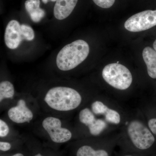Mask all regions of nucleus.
<instances>
[{
	"instance_id": "39448f33",
	"label": "nucleus",
	"mask_w": 156,
	"mask_h": 156,
	"mask_svg": "<svg viewBox=\"0 0 156 156\" xmlns=\"http://www.w3.org/2000/svg\"><path fill=\"white\" fill-rule=\"evenodd\" d=\"M104 80L111 86L119 90H126L132 83L131 72L126 66L117 63L107 65L102 72Z\"/></svg>"
},
{
	"instance_id": "6e6552de",
	"label": "nucleus",
	"mask_w": 156,
	"mask_h": 156,
	"mask_svg": "<svg viewBox=\"0 0 156 156\" xmlns=\"http://www.w3.org/2000/svg\"><path fill=\"white\" fill-rule=\"evenodd\" d=\"M23 40L21 25L16 20L9 23L5 29V41L6 46L10 49H17Z\"/></svg>"
},
{
	"instance_id": "4be33fe9",
	"label": "nucleus",
	"mask_w": 156,
	"mask_h": 156,
	"mask_svg": "<svg viewBox=\"0 0 156 156\" xmlns=\"http://www.w3.org/2000/svg\"><path fill=\"white\" fill-rule=\"evenodd\" d=\"M42 1L44 3V4H47V3L49 2H56V0H42Z\"/></svg>"
},
{
	"instance_id": "b1692460",
	"label": "nucleus",
	"mask_w": 156,
	"mask_h": 156,
	"mask_svg": "<svg viewBox=\"0 0 156 156\" xmlns=\"http://www.w3.org/2000/svg\"><path fill=\"white\" fill-rule=\"evenodd\" d=\"M153 48L156 51V40L154 42L153 44Z\"/></svg>"
},
{
	"instance_id": "9d476101",
	"label": "nucleus",
	"mask_w": 156,
	"mask_h": 156,
	"mask_svg": "<svg viewBox=\"0 0 156 156\" xmlns=\"http://www.w3.org/2000/svg\"><path fill=\"white\" fill-rule=\"evenodd\" d=\"M40 0H27L25 2L26 10L34 23L40 22L46 14L44 10L40 8Z\"/></svg>"
},
{
	"instance_id": "423d86ee",
	"label": "nucleus",
	"mask_w": 156,
	"mask_h": 156,
	"mask_svg": "<svg viewBox=\"0 0 156 156\" xmlns=\"http://www.w3.org/2000/svg\"><path fill=\"white\" fill-rule=\"evenodd\" d=\"M128 136L134 145L140 150L147 149L155 141L154 137L141 122L132 121L128 127Z\"/></svg>"
},
{
	"instance_id": "f3484780",
	"label": "nucleus",
	"mask_w": 156,
	"mask_h": 156,
	"mask_svg": "<svg viewBox=\"0 0 156 156\" xmlns=\"http://www.w3.org/2000/svg\"><path fill=\"white\" fill-rule=\"evenodd\" d=\"M21 31L23 40L32 41L34 38V33L32 28L27 24L21 25Z\"/></svg>"
},
{
	"instance_id": "1a4fd4ad",
	"label": "nucleus",
	"mask_w": 156,
	"mask_h": 156,
	"mask_svg": "<svg viewBox=\"0 0 156 156\" xmlns=\"http://www.w3.org/2000/svg\"><path fill=\"white\" fill-rule=\"evenodd\" d=\"M78 0H56L53 9L54 15L58 20L67 18L75 8Z\"/></svg>"
},
{
	"instance_id": "0eeeda50",
	"label": "nucleus",
	"mask_w": 156,
	"mask_h": 156,
	"mask_svg": "<svg viewBox=\"0 0 156 156\" xmlns=\"http://www.w3.org/2000/svg\"><path fill=\"white\" fill-rule=\"evenodd\" d=\"M156 25V10H147L134 14L125 22V28L133 32L147 30Z\"/></svg>"
},
{
	"instance_id": "ddd939ff",
	"label": "nucleus",
	"mask_w": 156,
	"mask_h": 156,
	"mask_svg": "<svg viewBox=\"0 0 156 156\" xmlns=\"http://www.w3.org/2000/svg\"><path fill=\"white\" fill-rule=\"evenodd\" d=\"M76 156H108V155L106 151L103 150L95 151L89 146L84 145L78 150Z\"/></svg>"
},
{
	"instance_id": "dca6fc26",
	"label": "nucleus",
	"mask_w": 156,
	"mask_h": 156,
	"mask_svg": "<svg viewBox=\"0 0 156 156\" xmlns=\"http://www.w3.org/2000/svg\"><path fill=\"white\" fill-rule=\"evenodd\" d=\"M105 118L107 122L112 124H119L121 121V116L119 114L114 110L108 108L104 115Z\"/></svg>"
},
{
	"instance_id": "393cba45",
	"label": "nucleus",
	"mask_w": 156,
	"mask_h": 156,
	"mask_svg": "<svg viewBox=\"0 0 156 156\" xmlns=\"http://www.w3.org/2000/svg\"><path fill=\"white\" fill-rule=\"evenodd\" d=\"M34 156H44L42 155L41 154H37L36 155H35Z\"/></svg>"
},
{
	"instance_id": "4468645a",
	"label": "nucleus",
	"mask_w": 156,
	"mask_h": 156,
	"mask_svg": "<svg viewBox=\"0 0 156 156\" xmlns=\"http://www.w3.org/2000/svg\"><path fill=\"white\" fill-rule=\"evenodd\" d=\"M106 127V122L101 119L95 118V122L88 127V129L91 135L98 136L103 132Z\"/></svg>"
},
{
	"instance_id": "20e7f679",
	"label": "nucleus",
	"mask_w": 156,
	"mask_h": 156,
	"mask_svg": "<svg viewBox=\"0 0 156 156\" xmlns=\"http://www.w3.org/2000/svg\"><path fill=\"white\" fill-rule=\"evenodd\" d=\"M41 128L50 140L56 143L68 142L72 138V131L62 118L48 114L41 121Z\"/></svg>"
},
{
	"instance_id": "412c9836",
	"label": "nucleus",
	"mask_w": 156,
	"mask_h": 156,
	"mask_svg": "<svg viewBox=\"0 0 156 156\" xmlns=\"http://www.w3.org/2000/svg\"><path fill=\"white\" fill-rule=\"evenodd\" d=\"M11 147V144L9 142L1 141L0 142V150L2 151H7L10 150Z\"/></svg>"
},
{
	"instance_id": "5701e85b",
	"label": "nucleus",
	"mask_w": 156,
	"mask_h": 156,
	"mask_svg": "<svg viewBox=\"0 0 156 156\" xmlns=\"http://www.w3.org/2000/svg\"><path fill=\"white\" fill-rule=\"evenodd\" d=\"M12 156H24L21 153H17L13 155Z\"/></svg>"
},
{
	"instance_id": "f03ea898",
	"label": "nucleus",
	"mask_w": 156,
	"mask_h": 156,
	"mask_svg": "<svg viewBox=\"0 0 156 156\" xmlns=\"http://www.w3.org/2000/svg\"><path fill=\"white\" fill-rule=\"evenodd\" d=\"M89 53L88 43L83 40H77L66 45L59 51L56 57V65L62 71L71 70L83 62Z\"/></svg>"
},
{
	"instance_id": "2eb2a0df",
	"label": "nucleus",
	"mask_w": 156,
	"mask_h": 156,
	"mask_svg": "<svg viewBox=\"0 0 156 156\" xmlns=\"http://www.w3.org/2000/svg\"><path fill=\"white\" fill-rule=\"evenodd\" d=\"M108 108L100 101H95L91 105L90 109L92 112L97 115H104L106 112Z\"/></svg>"
},
{
	"instance_id": "a878e982",
	"label": "nucleus",
	"mask_w": 156,
	"mask_h": 156,
	"mask_svg": "<svg viewBox=\"0 0 156 156\" xmlns=\"http://www.w3.org/2000/svg\"><path fill=\"white\" fill-rule=\"evenodd\" d=\"M130 156V155H127V156Z\"/></svg>"
},
{
	"instance_id": "f8f14e48",
	"label": "nucleus",
	"mask_w": 156,
	"mask_h": 156,
	"mask_svg": "<svg viewBox=\"0 0 156 156\" xmlns=\"http://www.w3.org/2000/svg\"><path fill=\"white\" fill-rule=\"evenodd\" d=\"M15 89L13 84L9 81H3L0 83V103L14 100Z\"/></svg>"
},
{
	"instance_id": "9b49d317",
	"label": "nucleus",
	"mask_w": 156,
	"mask_h": 156,
	"mask_svg": "<svg viewBox=\"0 0 156 156\" xmlns=\"http://www.w3.org/2000/svg\"><path fill=\"white\" fill-rule=\"evenodd\" d=\"M143 58L147 67L148 74L153 79H156V51L149 47L144 48Z\"/></svg>"
},
{
	"instance_id": "aec40b11",
	"label": "nucleus",
	"mask_w": 156,
	"mask_h": 156,
	"mask_svg": "<svg viewBox=\"0 0 156 156\" xmlns=\"http://www.w3.org/2000/svg\"><path fill=\"white\" fill-rule=\"evenodd\" d=\"M148 126L153 133L156 135V119H152L149 121Z\"/></svg>"
},
{
	"instance_id": "a211bd4d",
	"label": "nucleus",
	"mask_w": 156,
	"mask_h": 156,
	"mask_svg": "<svg viewBox=\"0 0 156 156\" xmlns=\"http://www.w3.org/2000/svg\"><path fill=\"white\" fill-rule=\"evenodd\" d=\"M11 128L9 124L2 119H0V137L5 138L11 133Z\"/></svg>"
},
{
	"instance_id": "6ab92c4d",
	"label": "nucleus",
	"mask_w": 156,
	"mask_h": 156,
	"mask_svg": "<svg viewBox=\"0 0 156 156\" xmlns=\"http://www.w3.org/2000/svg\"><path fill=\"white\" fill-rule=\"evenodd\" d=\"M115 0H93V2L101 8L109 9L114 4Z\"/></svg>"
},
{
	"instance_id": "f257e3e1",
	"label": "nucleus",
	"mask_w": 156,
	"mask_h": 156,
	"mask_svg": "<svg viewBox=\"0 0 156 156\" xmlns=\"http://www.w3.org/2000/svg\"><path fill=\"white\" fill-rule=\"evenodd\" d=\"M39 107L49 114L59 117L75 110L82 104L83 97L72 87H51L37 99Z\"/></svg>"
},
{
	"instance_id": "7ed1b4c3",
	"label": "nucleus",
	"mask_w": 156,
	"mask_h": 156,
	"mask_svg": "<svg viewBox=\"0 0 156 156\" xmlns=\"http://www.w3.org/2000/svg\"><path fill=\"white\" fill-rule=\"evenodd\" d=\"M7 110L9 121L17 125L28 124L32 122L37 113V101L33 97H18Z\"/></svg>"
}]
</instances>
